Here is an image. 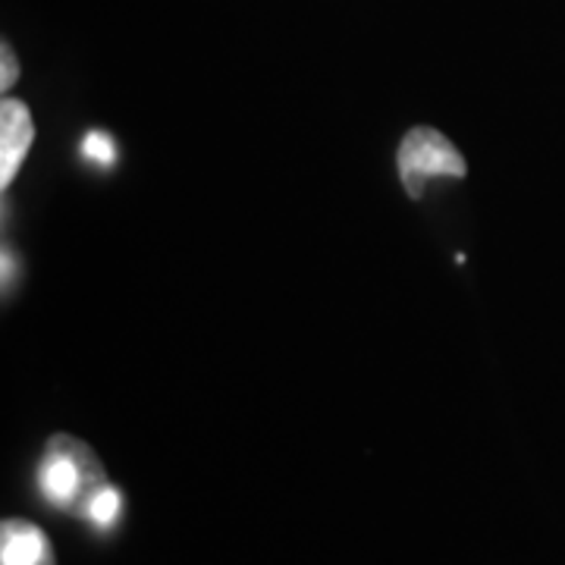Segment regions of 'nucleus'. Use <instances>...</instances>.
Segmentation results:
<instances>
[{"label":"nucleus","mask_w":565,"mask_h":565,"mask_svg":"<svg viewBox=\"0 0 565 565\" xmlns=\"http://www.w3.org/2000/svg\"><path fill=\"white\" fill-rule=\"evenodd\" d=\"M107 487L110 481H107L104 462L79 437L54 434L44 444L39 462V490L54 509L76 519H88L92 505Z\"/></svg>","instance_id":"obj_1"},{"label":"nucleus","mask_w":565,"mask_h":565,"mask_svg":"<svg viewBox=\"0 0 565 565\" xmlns=\"http://www.w3.org/2000/svg\"><path fill=\"white\" fill-rule=\"evenodd\" d=\"M396 163H399V180L405 192L415 202L424 195V182L430 177H452V180L468 177V163L456 151V145L430 126H415L405 132L396 151Z\"/></svg>","instance_id":"obj_2"},{"label":"nucleus","mask_w":565,"mask_h":565,"mask_svg":"<svg viewBox=\"0 0 565 565\" xmlns=\"http://www.w3.org/2000/svg\"><path fill=\"white\" fill-rule=\"evenodd\" d=\"M35 141V122L20 98H3L0 104V185L7 189L17 180L22 161Z\"/></svg>","instance_id":"obj_3"},{"label":"nucleus","mask_w":565,"mask_h":565,"mask_svg":"<svg viewBox=\"0 0 565 565\" xmlns=\"http://www.w3.org/2000/svg\"><path fill=\"white\" fill-rule=\"evenodd\" d=\"M0 565H57L54 546L39 525L25 519H3Z\"/></svg>","instance_id":"obj_4"},{"label":"nucleus","mask_w":565,"mask_h":565,"mask_svg":"<svg viewBox=\"0 0 565 565\" xmlns=\"http://www.w3.org/2000/svg\"><path fill=\"white\" fill-rule=\"evenodd\" d=\"M120 509H122L120 490L110 484L107 490H104L102 497L95 500V505H92V512H88V519H85V522H92L95 527L107 531V527L117 525V519H120Z\"/></svg>","instance_id":"obj_5"},{"label":"nucleus","mask_w":565,"mask_h":565,"mask_svg":"<svg viewBox=\"0 0 565 565\" xmlns=\"http://www.w3.org/2000/svg\"><path fill=\"white\" fill-rule=\"evenodd\" d=\"M82 151H85V158H92V161L102 163V167L114 163V158H117V145H114L110 136H104V132H88L85 141H82Z\"/></svg>","instance_id":"obj_6"},{"label":"nucleus","mask_w":565,"mask_h":565,"mask_svg":"<svg viewBox=\"0 0 565 565\" xmlns=\"http://www.w3.org/2000/svg\"><path fill=\"white\" fill-rule=\"evenodd\" d=\"M20 79V61H17V54H13V47L3 41L0 44V88L3 92H10L13 85Z\"/></svg>","instance_id":"obj_7"}]
</instances>
